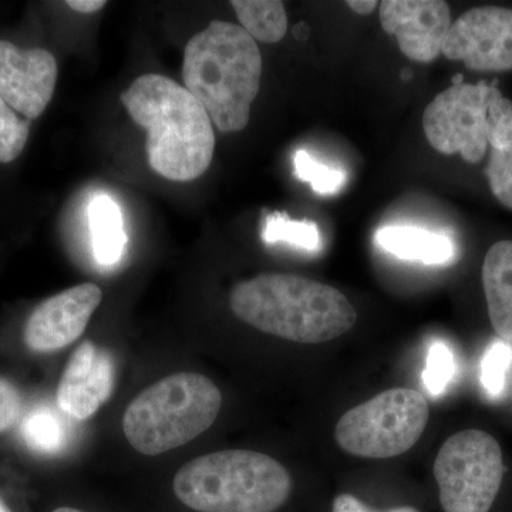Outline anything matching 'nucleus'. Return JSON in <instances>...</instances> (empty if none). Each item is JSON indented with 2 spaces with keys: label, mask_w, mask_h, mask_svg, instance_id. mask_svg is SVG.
I'll return each mask as SVG.
<instances>
[{
  "label": "nucleus",
  "mask_w": 512,
  "mask_h": 512,
  "mask_svg": "<svg viewBox=\"0 0 512 512\" xmlns=\"http://www.w3.org/2000/svg\"><path fill=\"white\" fill-rule=\"evenodd\" d=\"M174 494L198 512H275L292 490L289 471L252 450L205 454L175 474Z\"/></svg>",
  "instance_id": "20e7f679"
},
{
  "label": "nucleus",
  "mask_w": 512,
  "mask_h": 512,
  "mask_svg": "<svg viewBox=\"0 0 512 512\" xmlns=\"http://www.w3.org/2000/svg\"><path fill=\"white\" fill-rule=\"evenodd\" d=\"M30 121L20 117L0 97V163L8 164L22 154L28 143Z\"/></svg>",
  "instance_id": "5701e85b"
},
{
  "label": "nucleus",
  "mask_w": 512,
  "mask_h": 512,
  "mask_svg": "<svg viewBox=\"0 0 512 512\" xmlns=\"http://www.w3.org/2000/svg\"><path fill=\"white\" fill-rule=\"evenodd\" d=\"M262 239L266 244L285 242L305 251L315 252L322 247V238L315 222L293 221L281 212H275L266 218Z\"/></svg>",
  "instance_id": "6ab92c4d"
},
{
  "label": "nucleus",
  "mask_w": 512,
  "mask_h": 512,
  "mask_svg": "<svg viewBox=\"0 0 512 512\" xmlns=\"http://www.w3.org/2000/svg\"><path fill=\"white\" fill-rule=\"evenodd\" d=\"M20 436L30 450L56 454L67 443L66 423L52 407L37 406L20 423Z\"/></svg>",
  "instance_id": "a211bd4d"
},
{
  "label": "nucleus",
  "mask_w": 512,
  "mask_h": 512,
  "mask_svg": "<svg viewBox=\"0 0 512 512\" xmlns=\"http://www.w3.org/2000/svg\"><path fill=\"white\" fill-rule=\"evenodd\" d=\"M457 375V362L453 350L443 340H434L427 352L426 367H424V387L433 397H439L446 392Z\"/></svg>",
  "instance_id": "412c9836"
},
{
  "label": "nucleus",
  "mask_w": 512,
  "mask_h": 512,
  "mask_svg": "<svg viewBox=\"0 0 512 512\" xmlns=\"http://www.w3.org/2000/svg\"><path fill=\"white\" fill-rule=\"evenodd\" d=\"M511 365L512 345L507 340H494L485 349L480 365V383L491 399H497L504 393Z\"/></svg>",
  "instance_id": "aec40b11"
},
{
  "label": "nucleus",
  "mask_w": 512,
  "mask_h": 512,
  "mask_svg": "<svg viewBox=\"0 0 512 512\" xmlns=\"http://www.w3.org/2000/svg\"><path fill=\"white\" fill-rule=\"evenodd\" d=\"M57 62L45 49L0 40V97L25 119L42 116L55 94Z\"/></svg>",
  "instance_id": "9b49d317"
},
{
  "label": "nucleus",
  "mask_w": 512,
  "mask_h": 512,
  "mask_svg": "<svg viewBox=\"0 0 512 512\" xmlns=\"http://www.w3.org/2000/svg\"><path fill=\"white\" fill-rule=\"evenodd\" d=\"M53 512H83V511L76 510V508L62 507V508H57V510H55Z\"/></svg>",
  "instance_id": "c756f323"
},
{
  "label": "nucleus",
  "mask_w": 512,
  "mask_h": 512,
  "mask_svg": "<svg viewBox=\"0 0 512 512\" xmlns=\"http://www.w3.org/2000/svg\"><path fill=\"white\" fill-rule=\"evenodd\" d=\"M231 6L241 28L255 42L278 43L284 39L288 30L284 3L278 0H234Z\"/></svg>",
  "instance_id": "f3484780"
},
{
  "label": "nucleus",
  "mask_w": 512,
  "mask_h": 512,
  "mask_svg": "<svg viewBox=\"0 0 512 512\" xmlns=\"http://www.w3.org/2000/svg\"><path fill=\"white\" fill-rule=\"evenodd\" d=\"M384 32L396 36L410 60L430 63L443 52L451 26L450 8L441 0H384L380 3Z\"/></svg>",
  "instance_id": "f8f14e48"
},
{
  "label": "nucleus",
  "mask_w": 512,
  "mask_h": 512,
  "mask_svg": "<svg viewBox=\"0 0 512 512\" xmlns=\"http://www.w3.org/2000/svg\"><path fill=\"white\" fill-rule=\"evenodd\" d=\"M433 473L444 511L488 512L503 483V451L491 434L463 430L441 446Z\"/></svg>",
  "instance_id": "0eeeda50"
},
{
  "label": "nucleus",
  "mask_w": 512,
  "mask_h": 512,
  "mask_svg": "<svg viewBox=\"0 0 512 512\" xmlns=\"http://www.w3.org/2000/svg\"><path fill=\"white\" fill-rule=\"evenodd\" d=\"M114 387L113 360L90 340L74 350L57 387V406L67 416L86 420L107 402Z\"/></svg>",
  "instance_id": "ddd939ff"
},
{
  "label": "nucleus",
  "mask_w": 512,
  "mask_h": 512,
  "mask_svg": "<svg viewBox=\"0 0 512 512\" xmlns=\"http://www.w3.org/2000/svg\"><path fill=\"white\" fill-rule=\"evenodd\" d=\"M296 177L312 185L313 191L318 194H333L343 187L346 174L329 165L319 163L309 156L306 151H298L293 158Z\"/></svg>",
  "instance_id": "b1692460"
},
{
  "label": "nucleus",
  "mask_w": 512,
  "mask_h": 512,
  "mask_svg": "<svg viewBox=\"0 0 512 512\" xmlns=\"http://www.w3.org/2000/svg\"><path fill=\"white\" fill-rule=\"evenodd\" d=\"M488 146L491 151L512 164V101L495 87L488 109Z\"/></svg>",
  "instance_id": "4be33fe9"
},
{
  "label": "nucleus",
  "mask_w": 512,
  "mask_h": 512,
  "mask_svg": "<svg viewBox=\"0 0 512 512\" xmlns=\"http://www.w3.org/2000/svg\"><path fill=\"white\" fill-rule=\"evenodd\" d=\"M107 3L104 0H69L67 6L77 13L89 15V13L99 12Z\"/></svg>",
  "instance_id": "cd10ccee"
},
{
  "label": "nucleus",
  "mask_w": 512,
  "mask_h": 512,
  "mask_svg": "<svg viewBox=\"0 0 512 512\" xmlns=\"http://www.w3.org/2000/svg\"><path fill=\"white\" fill-rule=\"evenodd\" d=\"M22 413V396L18 387L0 377V433L9 430Z\"/></svg>",
  "instance_id": "a878e982"
},
{
  "label": "nucleus",
  "mask_w": 512,
  "mask_h": 512,
  "mask_svg": "<svg viewBox=\"0 0 512 512\" xmlns=\"http://www.w3.org/2000/svg\"><path fill=\"white\" fill-rule=\"evenodd\" d=\"M495 84H453L436 97L423 114V130L434 150L444 156L460 154L478 164L487 154L488 109Z\"/></svg>",
  "instance_id": "6e6552de"
},
{
  "label": "nucleus",
  "mask_w": 512,
  "mask_h": 512,
  "mask_svg": "<svg viewBox=\"0 0 512 512\" xmlns=\"http://www.w3.org/2000/svg\"><path fill=\"white\" fill-rule=\"evenodd\" d=\"M429 417V403L417 390H386L340 417L336 443L356 457H397L420 440Z\"/></svg>",
  "instance_id": "423d86ee"
},
{
  "label": "nucleus",
  "mask_w": 512,
  "mask_h": 512,
  "mask_svg": "<svg viewBox=\"0 0 512 512\" xmlns=\"http://www.w3.org/2000/svg\"><path fill=\"white\" fill-rule=\"evenodd\" d=\"M103 292L94 284H82L46 299L30 313L23 339L33 352L52 353L80 338L99 308Z\"/></svg>",
  "instance_id": "9d476101"
},
{
  "label": "nucleus",
  "mask_w": 512,
  "mask_h": 512,
  "mask_svg": "<svg viewBox=\"0 0 512 512\" xmlns=\"http://www.w3.org/2000/svg\"><path fill=\"white\" fill-rule=\"evenodd\" d=\"M346 5L357 15L366 16L375 12L380 3L376 2V0H349V2H346Z\"/></svg>",
  "instance_id": "c85d7f7f"
},
{
  "label": "nucleus",
  "mask_w": 512,
  "mask_h": 512,
  "mask_svg": "<svg viewBox=\"0 0 512 512\" xmlns=\"http://www.w3.org/2000/svg\"><path fill=\"white\" fill-rule=\"evenodd\" d=\"M332 512H379L362 503L355 495L340 494L335 498L332 505ZM386 512H419L413 507H399Z\"/></svg>",
  "instance_id": "bb28decb"
},
{
  "label": "nucleus",
  "mask_w": 512,
  "mask_h": 512,
  "mask_svg": "<svg viewBox=\"0 0 512 512\" xmlns=\"http://www.w3.org/2000/svg\"><path fill=\"white\" fill-rule=\"evenodd\" d=\"M0 512H12L5 504L2 503V500H0Z\"/></svg>",
  "instance_id": "7c9ffc66"
},
{
  "label": "nucleus",
  "mask_w": 512,
  "mask_h": 512,
  "mask_svg": "<svg viewBox=\"0 0 512 512\" xmlns=\"http://www.w3.org/2000/svg\"><path fill=\"white\" fill-rule=\"evenodd\" d=\"M485 174L497 200L512 210V165L497 154L490 153Z\"/></svg>",
  "instance_id": "393cba45"
},
{
  "label": "nucleus",
  "mask_w": 512,
  "mask_h": 512,
  "mask_svg": "<svg viewBox=\"0 0 512 512\" xmlns=\"http://www.w3.org/2000/svg\"><path fill=\"white\" fill-rule=\"evenodd\" d=\"M229 306L252 328L302 345L346 335L356 309L339 289L291 274H264L239 282Z\"/></svg>",
  "instance_id": "f03ea898"
},
{
  "label": "nucleus",
  "mask_w": 512,
  "mask_h": 512,
  "mask_svg": "<svg viewBox=\"0 0 512 512\" xmlns=\"http://www.w3.org/2000/svg\"><path fill=\"white\" fill-rule=\"evenodd\" d=\"M221 404L220 389L207 376L175 373L147 387L128 404L124 436L138 453L160 456L210 429Z\"/></svg>",
  "instance_id": "39448f33"
},
{
  "label": "nucleus",
  "mask_w": 512,
  "mask_h": 512,
  "mask_svg": "<svg viewBox=\"0 0 512 512\" xmlns=\"http://www.w3.org/2000/svg\"><path fill=\"white\" fill-rule=\"evenodd\" d=\"M444 56L476 72L512 70V9L481 6L451 23Z\"/></svg>",
  "instance_id": "1a4fd4ad"
},
{
  "label": "nucleus",
  "mask_w": 512,
  "mask_h": 512,
  "mask_svg": "<svg viewBox=\"0 0 512 512\" xmlns=\"http://www.w3.org/2000/svg\"><path fill=\"white\" fill-rule=\"evenodd\" d=\"M261 77L259 47L234 23L212 20L185 46L184 87L200 101L222 133H235L248 126Z\"/></svg>",
  "instance_id": "7ed1b4c3"
},
{
  "label": "nucleus",
  "mask_w": 512,
  "mask_h": 512,
  "mask_svg": "<svg viewBox=\"0 0 512 512\" xmlns=\"http://www.w3.org/2000/svg\"><path fill=\"white\" fill-rule=\"evenodd\" d=\"M131 119L147 131L148 164L165 180L188 183L210 168L212 121L184 86L161 74H144L121 94Z\"/></svg>",
  "instance_id": "f257e3e1"
},
{
  "label": "nucleus",
  "mask_w": 512,
  "mask_h": 512,
  "mask_svg": "<svg viewBox=\"0 0 512 512\" xmlns=\"http://www.w3.org/2000/svg\"><path fill=\"white\" fill-rule=\"evenodd\" d=\"M93 254L100 265L117 264L126 251L127 235L119 205L111 198H94L89 207Z\"/></svg>",
  "instance_id": "dca6fc26"
},
{
  "label": "nucleus",
  "mask_w": 512,
  "mask_h": 512,
  "mask_svg": "<svg viewBox=\"0 0 512 512\" xmlns=\"http://www.w3.org/2000/svg\"><path fill=\"white\" fill-rule=\"evenodd\" d=\"M488 316L500 339L512 342V241L488 249L483 264Z\"/></svg>",
  "instance_id": "4468645a"
},
{
  "label": "nucleus",
  "mask_w": 512,
  "mask_h": 512,
  "mask_svg": "<svg viewBox=\"0 0 512 512\" xmlns=\"http://www.w3.org/2000/svg\"><path fill=\"white\" fill-rule=\"evenodd\" d=\"M380 248L397 258L424 265H446L453 261L456 247L447 235L416 227H384L376 234Z\"/></svg>",
  "instance_id": "2eb2a0df"
}]
</instances>
